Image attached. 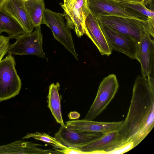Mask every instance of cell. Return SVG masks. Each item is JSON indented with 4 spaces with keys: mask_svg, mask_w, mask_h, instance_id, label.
Instances as JSON below:
<instances>
[{
    "mask_svg": "<svg viewBox=\"0 0 154 154\" xmlns=\"http://www.w3.org/2000/svg\"><path fill=\"white\" fill-rule=\"evenodd\" d=\"M2 32L7 33L9 39L15 38L24 33L22 27L11 15L0 8V35Z\"/></svg>",
    "mask_w": 154,
    "mask_h": 154,
    "instance_id": "cell-18",
    "label": "cell"
},
{
    "mask_svg": "<svg viewBox=\"0 0 154 154\" xmlns=\"http://www.w3.org/2000/svg\"><path fill=\"white\" fill-rule=\"evenodd\" d=\"M26 9L35 27L43 24L45 4L43 0H29L24 2Z\"/></svg>",
    "mask_w": 154,
    "mask_h": 154,
    "instance_id": "cell-19",
    "label": "cell"
},
{
    "mask_svg": "<svg viewBox=\"0 0 154 154\" xmlns=\"http://www.w3.org/2000/svg\"><path fill=\"white\" fill-rule=\"evenodd\" d=\"M61 5L67 26L81 37L85 34V20L90 12L87 0H63Z\"/></svg>",
    "mask_w": 154,
    "mask_h": 154,
    "instance_id": "cell-9",
    "label": "cell"
},
{
    "mask_svg": "<svg viewBox=\"0 0 154 154\" xmlns=\"http://www.w3.org/2000/svg\"><path fill=\"white\" fill-rule=\"evenodd\" d=\"M118 1L126 2H131L142 4L146 7L151 6L152 0H116Z\"/></svg>",
    "mask_w": 154,
    "mask_h": 154,
    "instance_id": "cell-24",
    "label": "cell"
},
{
    "mask_svg": "<svg viewBox=\"0 0 154 154\" xmlns=\"http://www.w3.org/2000/svg\"><path fill=\"white\" fill-rule=\"evenodd\" d=\"M42 145L32 142L18 140L9 143L0 145V154H59L52 149H44L39 146Z\"/></svg>",
    "mask_w": 154,
    "mask_h": 154,
    "instance_id": "cell-16",
    "label": "cell"
},
{
    "mask_svg": "<svg viewBox=\"0 0 154 154\" xmlns=\"http://www.w3.org/2000/svg\"><path fill=\"white\" fill-rule=\"evenodd\" d=\"M24 2L21 0H7L2 8L19 23L24 33H28L32 32L35 26L26 9Z\"/></svg>",
    "mask_w": 154,
    "mask_h": 154,
    "instance_id": "cell-15",
    "label": "cell"
},
{
    "mask_svg": "<svg viewBox=\"0 0 154 154\" xmlns=\"http://www.w3.org/2000/svg\"><path fill=\"white\" fill-rule=\"evenodd\" d=\"M54 149L61 154H84V152L77 148L70 147L64 146L60 148Z\"/></svg>",
    "mask_w": 154,
    "mask_h": 154,
    "instance_id": "cell-23",
    "label": "cell"
},
{
    "mask_svg": "<svg viewBox=\"0 0 154 154\" xmlns=\"http://www.w3.org/2000/svg\"><path fill=\"white\" fill-rule=\"evenodd\" d=\"M103 135L99 132H80L62 126L55 137L63 145L78 148L96 139Z\"/></svg>",
    "mask_w": 154,
    "mask_h": 154,
    "instance_id": "cell-11",
    "label": "cell"
},
{
    "mask_svg": "<svg viewBox=\"0 0 154 154\" xmlns=\"http://www.w3.org/2000/svg\"><path fill=\"white\" fill-rule=\"evenodd\" d=\"M31 32L23 33L17 37L16 41L10 45L7 54L23 55H35L42 58L45 57L43 48V36L40 25L35 27Z\"/></svg>",
    "mask_w": 154,
    "mask_h": 154,
    "instance_id": "cell-7",
    "label": "cell"
},
{
    "mask_svg": "<svg viewBox=\"0 0 154 154\" xmlns=\"http://www.w3.org/2000/svg\"><path fill=\"white\" fill-rule=\"evenodd\" d=\"M9 39L6 36L0 35V62L6 54L10 45Z\"/></svg>",
    "mask_w": 154,
    "mask_h": 154,
    "instance_id": "cell-22",
    "label": "cell"
},
{
    "mask_svg": "<svg viewBox=\"0 0 154 154\" xmlns=\"http://www.w3.org/2000/svg\"><path fill=\"white\" fill-rule=\"evenodd\" d=\"M80 116V114L76 112H72L68 115V117L70 119L78 118Z\"/></svg>",
    "mask_w": 154,
    "mask_h": 154,
    "instance_id": "cell-25",
    "label": "cell"
},
{
    "mask_svg": "<svg viewBox=\"0 0 154 154\" xmlns=\"http://www.w3.org/2000/svg\"><path fill=\"white\" fill-rule=\"evenodd\" d=\"M154 109V94L147 79L138 75L133 89L130 106L119 131L117 149H131L135 137L148 122Z\"/></svg>",
    "mask_w": 154,
    "mask_h": 154,
    "instance_id": "cell-1",
    "label": "cell"
},
{
    "mask_svg": "<svg viewBox=\"0 0 154 154\" xmlns=\"http://www.w3.org/2000/svg\"><path fill=\"white\" fill-rule=\"evenodd\" d=\"M119 135V131H112L78 149L84 154L113 153L118 147Z\"/></svg>",
    "mask_w": 154,
    "mask_h": 154,
    "instance_id": "cell-12",
    "label": "cell"
},
{
    "mask_svg": "<svg viewBox=\"0 0 154 154\" xmlns=\"http://www.w3.org/2000/svg\"><path fill=\"white\" fill-rule=\"evenodd\" d=\"M22 0V1H28V0Z\"/></svg>",
    "mask_w": 154,
    "mask_h": 154,
    "instance_id": "cell-27",
    "label": "cell"
},
{
    "mask_svg": "<svg viewBox=\"0 0 154 154\" xmlns=\"http://www.w3.org/2000/svg\"><path fill=\"white\" fill-rule=\"evenodd\" d=\"M97 18L100 23L131 37L138 43L142 35L146 31L154 37V19L144 21L134 18L110 15L100 17Z\"/></svg>",
    "mask_w": 154,
    "mask_h": 154,
    "instance_id": "cell-2",
    "label": "cell"
},
{
    "mask_svg": "<svg viewBox=\"0 0 154 154\" xmlns=\"http://www.w3.org/2000/svg\"><path fill=\"white\" fill-rule=\"evenodd\" d=\"M90 12L97 18L104 16H115L146 21L148 18L126 8L116 0H87Z\"/></svg>",
    "mask_w": 154,
    "mask_h": 154,
    "instance_id": "cell-5",
    "label": "cell"
},
{
    "mask_svg": "<svg viewBox=\"0 0 154 154\" xmlns=\"http://www.w3.org/2000/svg\"><path fill=\"white\" fill-rule=\"evenodd\" d=\"M84 33L97 48L101 55L109 56L112 49L100 28L97 18L90 12L85 23Z\"/></svg>",
    "mask_w": 154,
    "mask_h": 154,
    "instance_id": "cell-13",
    "label": "cell"
},
{
    "mask_svg": "<svg viewBox=\"0 0 154 154\" xmlns=\"http://www.w3.org/2000/svg\"><path fill=\"white\" fill-rule=\"evenodd\" d=\"M60 88V84L57 82L53 83L49 86L48 95V107L57 123L61 126H64L65 124L63 119L60 99L59 93Z\"/></svg>",
    "mask_w": 154,
    "mask_h": 154,
    "instance_id": "cell-17",
    "label": "cell"
},
{
    "mask_svg": "<svg viewBox=\"0 0 154 154\" xmlns=\"http://www.w3.org/2000/svg\"><path fill=\"white\" fill-rule=\"evenodd\" d=\"M8 54L0 62V102L18 94L22 85L16 69L14 58L12 54Z\"/></svg>",
    "mask_w": 154,
    "mask_h": 154,
    "instance_id": "cell-3",
    "label": "cell"
},
{
    "mask_svg": "<svg viewBox=\"0 0 154 154\" xmlns=\"http://www.w3.org/2000/svg\"><path fill=\"white\" fill-rule=\"evenodd\" d=\"M102 31L111 48L137 60L138 43L131 37L117 32L99 23Z\"/></svg>",
    "mask_w": 154,
    "mask_h": 154,
    "instance_id": "cell-10",
    "label": "cell"
},
{
    "mask_svg": "<svg viewBox=\"0 0 154 154\" xmlns=\"http://www.w3.org/2000/svg\"><path fill=\"white\" fill-rule=\"evenodd\" d=\"M30 138L52 144L57 148H60L64 146L55 137H52L45 133H40L37 131L34 133H28L23 137L22 139H28Z\"/></svg>",
    "mask_w": 154,
    "mask_h": 154,
    "instance_id": "cell-20",
    "label": "cell"
},
{
    "mask_svg": "<svg viewBox=\"0 0 154 154\" xmlns=\"http://www.w3.org/2000/svg\"><path fill=\"white\" fill-rule=\"evenodd\" d=\"M119 88L116 75L110 74L104 78L99 85L95 99L84 119L93 120L106 109Z\"/></svg>",
    "mask_w": 154,
    "mask_h": 154,
    "instance_id": "cell-4",
    "label": "cell"
},
{
    "mask_svg": "<svg viewBox=\"0 0 154 154\" xmlns=\"http://www.w3.org/2000/svg\"><path fill=\"white\" fill-rule=\"evenodd\" d=\"M43 24L46 25L51 29L54 38L78 60L70 29L64 21L63 14L45 8Z\"/></svg>",
    "mask_w": 154,
    "mask_h": 154,
    "instance_id": "cell-6",
    "label": "cell"
},
{
    "mask_svg": "<svg viewBox=\"0 0 154 154\" xmlns=\"http://www.w3.org/2000/svg\"><path fill=\"white\" fill-rule=\"evenodd\" d=\"M148 31L143 34L138 44L137 60L141 65L142 76L147 79L154 92V40Z\"/></svg>",
    "mask_w": 154,
    "mask_h": 154,
    "instance_id": "cell-8",
    "label": "cell"
},
{
    "mask_svg": "<svg viewBox=\"0 0 154 154\" xmlns=\"http://www.w3.org/2000/svg\"><path fill=\"white\" fill-rule=\"evenodd\" d=\"M118 1L126 7L131 9L149 19H154L153 10L147 8L143 4L137 3Z\"/></svg>",
    "mask_w": 154,
    "mask_h": 154,
    "instance_id": "cell-21",
    "label": "cell"
},
{
    "mask_svg": "<svg viewBox=\"0 0 154 154\" xmlns=\"http://www.w3.org/2000/svg\"><path fill=\"white\" fill-rule=\"evenodd\" d=\"M123 122H98L83 119L67 121L65 125L70 129L80 132H99L103 134L113 131H119Z\"/></svg>",
    "mask_w": 154,
    "mask_h": 154,
    "instance_id": "cell-14",
    "label": "cell"
},
{
    "mask_svg": "<svg viewBox=\"0 0 154 154\" xmlns=\"http://www.w3.org/2000/svg\"><path fill=\"white\" fill-rule=\"evenodd\" d=\"M7 0H0V8H2Z\"/></svg>",
    "mask_w": 154,
    "mask_h": 154,
    "instance_id": "cell-26",
    "label": "cell"
}]
</instances>
